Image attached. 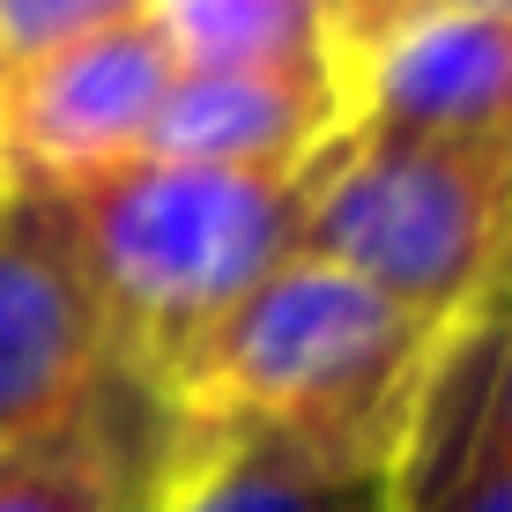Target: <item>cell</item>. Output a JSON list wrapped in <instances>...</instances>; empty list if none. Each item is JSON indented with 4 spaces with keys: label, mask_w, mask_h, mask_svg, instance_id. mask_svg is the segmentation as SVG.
Returning <instances> with one entry per match:
<instances>
[{
    "label": "cell",
    "mask_w": 512,
    "mask_h": 512,
    "mask_svg": "<svg viewBox=\"0 0 512 512\" xmlns=\"http://www.w3.org/2000/svg\"><path fill=\"white\" fill-rule=\"evenodd\" d=\"M461 334H438L327 260L290 253L149 386L171 431H268L334 461L386 468L416 446L431 379Z\"/></svg>",
    "instance_id": "6da1fadb"
},
{
    "label": "cell",
    "mask_w": 512,
    "mask_h": 512,
    "mask_svg": "<svg viewBox=\"0 0 512 512\" xmlns=\"http://www.w3.org/2000/svg\"><path fill=\"white\" fill-rule=\"evenodd\" d=\"M305 171H208L134 156L75 201L82 268L112 327V364L149 394L245 290L297 253Z\"/></svg>",
    "instance_id": "7a4b0ae2"
},
{
    "label": "cell",
    "mask_w": 512,
    "mask_h": 512,
    "mask_svg": "<svg viewBox=\"0 0 512 512\" xmlns=\"http://www.w3.org/2000/svg\"><path fill=\"white\" fill-rule=\"evenodd\" d=\"M297 253L438 334H468L512 275V149L342 134L312 164Z\"/></svg>",
    "instance_id": "3957f363"
},
{
    "label": "cell",
    "mask_w": 512,
    "mask_h": 512,
    "mask_svg": "<svg viewBox=\"0 0 512 512\" xmlns=\"http://www.w3.org/2000/svg\"><path fill=\"white\" fill-rule=\"evenodd\" d=\"M171 82L179 67L149 30V15H127L97 38H75L15 67L8 104H0V186L82 193L112 179L119 164L149 156Z\"/></svg>",
    "instance_id": "277c9868"
},
{
    "label": "cell",
    "mask_w": 512,
    "mask_h": 512,
    "mask_svg": "<svg viewBox=\"0 0 512 512\" xmlns=\"http://www.w3.org/2000/svg\"><path fill=\"white\" fill-rule=\"evenodd\" d=\"M112 327L82 268L67 193H0V446L112 379Z\"/></svg>",
    "instance_id": "5b68a950"
},
{
    "label": "cell",
    "mask_w": 512,
    "mask_h": 512,
    "mask_svg": "<svg viewBox=\"0 0 512 512\" xmlns=\"http://www.w3.org/2000/svg\"><path fill=\"white\" fill-rule=\"evenodd\" d=\"M349 134L512 149V15L409 8L342 60Z\"/></svg>",
    "instance_id": "8992f818"
},
{
    "label": "cell",
    "mask_w": 512,
    "mask_h": 512,
    "mask_svg": "<svg viewBox=\"0 0 512 512\" xmlns=\"http://www.w3.org/2000/svg\"><path fill=\"white\" fill-rule=\"evenodd\" d=\"M349 134V90L334 67H238L179 75L156 112L149 156L208 171H305Z\"/></svg>",
    "instance_id": "52a82bcc"
},
{
    "label": "cell",
    "mask_w": 512,
    "mask_h": 512,
    "mask_svg": "<svg viewBox=\"0 0 512 512\" xmlns=\"http://www.w3.org/2000/svg\"><path fill=\"white\" fill-rule=\"evenodd\" d=\"M401 490L409 453L364 468L268 431H171L149 512H401Z\"/></svg>",
    "instance_id": "ba28073f"
},
{
    "label": "cell",
    "mask_w": 512,
    "mask_h": 512,
    "mask_svg": "<svg viewBox=\"0 0 512 512\" xmlns=\"http://www.w3.org/2000/svg\"><path fill=\"white\" fill-rule=\"evenodd\" d=\"M149 30L179 75H238V67H334V0H149Z\"/></svg>",
    "instance_id": "9c48e42d"
},
{
    "label": "cell",
    "mask_w": 512,
    "mask_h": 512,
    "mask_svg": "<svg viewBox=\"0 0 512 512\" xmlns=\"http://www.w3.org/2000/svg\"><path fill=\"white\" fill-rule=\"evenodd\" d=\"M112 386L119 372L82 409L0 446V512H149L156 475L134 490L127 446L112 431Z\"/></svg>",
    "instance_id": "30bf717a"
},
{
    "label": "cell",
    "mask_w": 512,
    "mask_h": 512,
    "mask_svg": "<svg viewBox=\"0 0 512 512\" xmlns=\"http://www.w3.org/2000/svg\"><path fill=\"white\" fill-rule=\"evenodd\" d=\"M149 0H0V60L30 67L45 60V52L75 45V38H97V30L127 23V15H141Z\"/></svg>",
    "instance_id": "8fae6325"
},
{
    "label": "cell",
    "mask_w": 512,
    "mask_h": 512,
    "mask_svg": "<svg viewBox=\"0 0 512 512\" xmlns=\"http://www.w3.org/2000/svg\"><path fill=\"white\" fill-rule=\"evenodd\" d=\"M401 512H512V468L490 461V453L461 431L453 453L438 461V475L423 483L416 446H409V498H401Z\"/></svg>",
    "instance_id": "7c38bea8"
},
{
    "label": "cell",
    "mask_w": 512,
    "mask_h": 512,
    "mask_svg": "<svg viewBox=\"0 0 512 512\" xmlns=\"http://www.w3.org/2000/svg\"><path fill=\"white\" fill-rule=\"evenodd\" d=\"M468 438L490 461L512 468V305L498 297V320H490V349H483V394L468 409Z\"/></svg>",
    "instance_id": "4fadbf2b"
},
{
    "label": "cell",
    "mask_w": 512,
    "mask_h": 512,
    "mask_svg": "<svg viewBox=\"0 0 512 512\" xmlns=\"http://www.w3.org/2000/svg\"><path fill=\"white\" fill-rule=\"evenodd\" d=\"M386 15H394V0H334V38H342V60L372 38Z\"/></svg>",
    "instance_id": "5bb4252c"
},
{
    "label": "cell",
    "mask_w": 512,
    "mask_h": 512,
    "mask_svg": "<svg viewBox=\"0 0 512 512\" xmlns=\"http://www.w3.org/2000/svg\"><path fill=\"white\" fill-rule=\"evenodd\" d=\"M409 8H453V15H512V0H394V15H409ZM386 15V23H394ZM379 23V30H386Z\"/></svg>",
    "instance_id": "9a60e30c"
},
{
    "label": "cell",
    "mask_w": 512,
    "mask_h": 512,
    "mask_svg": "<svg viewBox=\"0 0 512 512\" xmlns=\"http://www.w3.org/2000/svg\"><path fill=\"white\" fill-rule=\"evenodd\" d=\"M0 104H8V60H0ZM0 193H8V186H0Z\"/></svg>",
    "instance_id": "2e32d148"
},
{
    "label": "cell",
    "mask_w": 512,
    "mask_h": 512,
    "mask_svg": "<svg viewBox=\"0 0 512 512\" xmlns=\"http://www.w3.org/2000/svg\"><path fill=\"white\" fill-rule=\"evenodd\" d=\"M505 305H512V275H505Z\"/></svg>",
    "instance_id": "e0dca14e"
},
{
    "label": "cell",
    "mask_w": 512,
    "mask_h": 512,
    "mask_svg": "<svg viewBox=\"0 0 512 512\" xmlns=\"http://www.w3.org/2000/svg\"><path fill=\"white\" fill-rule=\"evenodd\" d=\"M401 498H409V490H401Z\"/></svg>",
    "instance_id": "ac0fdd59"
},
{
    "label": "cell",
    "mask_w": 512,
    "mask_h": 512,
    "mask_svg": "<svg viewBox=\"0 0 512 512\" xmlns=\"http://www.w3.org/2000/svg\"><path fill=\"white\" fill-rule=\"evenodd\" d=\"M149 498H156V490H149Z\"/></svg>",
    "instance_id": "d6986e66"
}]
</instances>
